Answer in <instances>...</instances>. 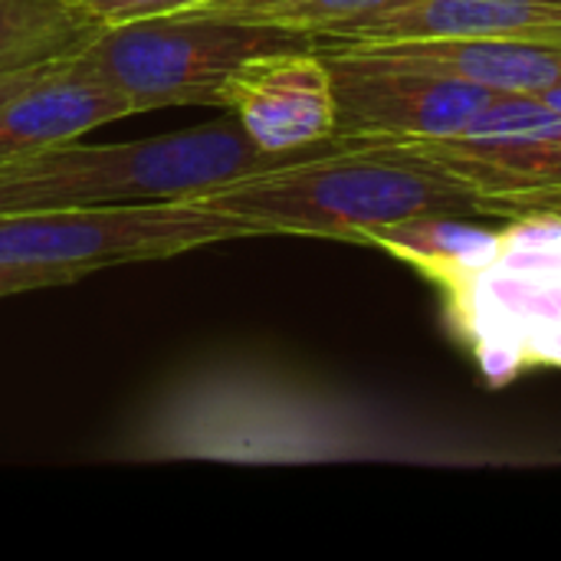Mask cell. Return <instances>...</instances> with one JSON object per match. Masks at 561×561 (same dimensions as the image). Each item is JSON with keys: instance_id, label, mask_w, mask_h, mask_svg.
Listing matches in <instances>:
<instances>
[{"instance_id": "1", "label": "cell", "mask_w": 561, "mask_h": 561, "mask_svg": "<svg viewBox=\"0 0 561 561\" xmlns=\"http://www.w3.org/2000/svg\"><path fill=\"white\" fill-rule=\"evenodd\" d=\"M503 220L490 230L470 217H427L371 240L434 283L490 385L561 368V217L529 210Z\"/></svg>"}, {"instance_id": "2", "label": "cell", "mask_w": 561, "mask_h": 561, "mask_svg": "<svg viewBox=\"0 0 561 561\" xmlns=\"http://www.w3.org/2000/svg\"><path fill=\"white\" fill-rule=\"evenodd\" d=\"M184 201L243 220L260 237H322L358 247L411 220L486 217L463 184L385 141H332Z\"/></svg>"}, {"instance_id": "3", "label": "cell", "mask_w": 561, "mask_h": 561, "mask_svg": "<svg viewBox=\"0 0 561 561\" xmlns=\"http://www.w3.org/2000/svg\"><path fill=\"white\" fill-rule=\"evenodd\" d=\"M316 148L296 154H270L243 131L233 115L141 141H62L0 164V217L194 197L233 178L302 158Z\"/></svg>"}, {"instance_id": "4", "label": "cell", "mask_w": 561, "mask_h": 561, "mask_svg": "<svg viewBox=\"0 0 561 561\" xmlns=\"http://www.w3.org/2000/svg\"><path fill=\"white\" fill-rule=\"evenodd\" d=\"M316 46L302 33L181 10L151 20L99 26L76 59L118 89L131 108H174L224 102L227 79L253 56Z\"/></svg>"}, {"instance_id": "5", "label": "cell", "mask_w": 561, "mask_h": 561, "mask_svg": "<svg viewBox=\"0 0 561 561\" xmlns=\"http://www.w3.org/2000/svg\"><path fill=\"white\" fill-rule=\"evenodd\" d=\"M256 227L194 201H131L0 217V266L79 276L145 260H168L201 247L253 240Z\"/></svg>"}, {"instance_id": "6", "label": "cell", "mask_w": 561, "mask_h": 561, "mask_svg": "<svg viewBox=\"0 0 561 561\" xmlns=\"http://www.w3.org/2000/svg\"><path fill=\"white\" fill-rule=\"evenodd\" d=\"M335 92V141H424L470 125L493 89L365 43H319Z\"/></svg>"}, {"instance_id": "7", "label": "cell", "mask_w": 561, "mask_h": 561, "mask_svg": "<svg viewBox=\"0 0 561 561\" xmlns=\"http://www.w3.org/2000/svg\"><path fill=\"white\" fill-rule=\"evenodd\" d=\"M394 145L463 184L486 217L496 204L561 187V112L533 92H496L460 131Z\"/></svg>"}, {"instance_id": "8", "label": "cell", "mask_w": 561, "mask_h": 561, "mask_svg": "<svg viewBox=\"0 0 561 561\" xmlns=\"http://www.w3.org/2000/svg\"><path fill=\"white\" fill-rule=\"evenodd\" d=\"M270 154H296L335 141L332 76L316 46L247 59L224 85V102Z\"/></svg>"}, {"instance_id": "9", "label": "cell", "mask_w": 561, "mask_h": 561, "mask_svg": "<svg viewBox=\"0 0 561 561\" xmlns=\"http://www.w3.org/2000/svg\"><path fill=\"white\" fill-rule=\"evenodd\" d=\"M398 39H513V43L561 46V3L401 0L388 10L335 26L319 43H398Z\"/></svg>"}, {"instance_id": "10", "label": "cell", "mask_w": 561, "mask_h": 561, "mask_svg": "<svg viewBox=\"0 0 561 561\" xmlns=\"http://www.w3.org/2000/svg\"><path fill=\"white\" fill-rule=\"evenodd\" d=\"M125 115H131L125 95L72 56L0 102V164L76 141Z\"/></svg>"}, {"instance_id": "11", "label": "cell", "mask_w": 561, "mask_h": 561, "mask_svg": "<svg viewBox=\"0 0 561 561\" xmlns=\"http://www.w3.org/2000/svg\"><path fill=\"white\" fill-rule=\"evenodd\" d=\"M99 26L72 0H0V76L72 59Z\"/></svg>"}, {"instance_id": "12", "label": "cell", "mask_w": 561, "mask_h": 561, "mask_svg": "<svg viewBox=\"0 0 561 561\" xmlns=\"http://www.w3.org/2000/svg\"><path fill=\"white\" fill-rule=\"evenodd\" d=\"M394 3H401V0H207L194 10L217 13L227 20H243V23L302 33L312 43H319L335 26L371 16V13L388 10Z\"/></svg>"}, {"instance_id": "13", "label": "cell", "mask_w": 561, "mask_h": 561, "mask_svg": "<svg viewBox=\"0 0 561 561\" xmlns=\"http://www.w3.org/2000/svg\"><path fill=\"white\" fill-rule=\"evenodd\" d=\"M79 10H85L95 23L115 26V23H131V20H151V16H168L181 10H194L207 0H72Z\"/></svg>"}, {"instance_id": "14", "label": "cell", "mask_w": 561, "mask_h": 561, "mask_svg": "<svg viewBox=\"0 0 561 561\" xmlns=\"http://www.w3.org/2000/svg\"><path fill=\"white\" fill-rule=\"evenodd\" d=\"M66 283H69V279L59 276V273L0 266V299L20 296V293H36V289H53V286H66Z\"/></svg>"}, {"instance_id": "15", "label": "cell", "mask_w": 561, "mask_h": 561, "mask_svg": "<svg viewBox=\"0 0 561 561\" xmlns=\"http://www.w3.org/2000/svg\"><path fill=\"white\" fill-rule=\"evenodd\" d=\"M529 210H546V214H559L561 217V187L559 191H546V194H533V197H519V201H506L490 207V217H516V214H529Z\"/></svg>"}, {"instance_id": "16", "label": "cell", "mask_w": 561, "mask_h": 561, "mask_svg": "<svg viewBox=\"0 0 561 561\" xmlns=\"http://www.w3.org/2000/svg\"><path fill=\"white\" fill-rule=\"evenodd\" d=\"M62 62H66V59H62ZM53 66H59V62H53ZM53 66H36V69H23V72H7V76H0V102H7L13 92L26 89L30 82H36L39 76H46Z\"/></svg>"}, {"instance_id": "17", "label": "cell", "mask_w": 561, "mask_h": 561, "mask_svg": "<svg viewBox=\"0 0 561 561\" xmlns=\"http://www.w3.org/2000/svg\"><path fill=\"white\" fill-rule=\"evenodd\" d=\"M539 95L561 112V85H556V89H546V92H539Z\"/></svg>"}, {"instance_id": "18", "label": "cell", "mask_w": 561, "mask_h": 561, "mask_svg": "<svg viewBox=\"0 0 561 561\" xmlns=\"http://www.w3.org/2000/svg\"><path fill=\"white\" fill-rule=\"evenodd\" d=\"M552 3H561V0H552Z\"/></svg>"}]
</instances>
